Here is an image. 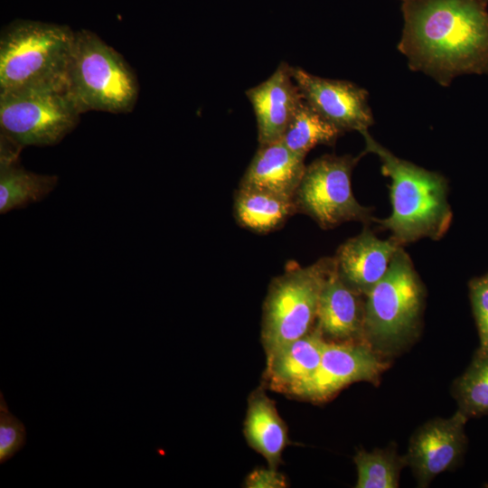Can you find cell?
<instances>
[{"instance_id":"603a6c76","label":"cell","mask_w":488,"mask_h":488,"mask_svg":"<svg viewBox=\"0 0 488 488\" xmlns=\"http://www.w3.org/2000/svg\"><path fill=\"white\" fill-rule=\"evenodd\" d=\"M25 444V427L9 411L4 395L0 392V464L12 458Z\"/></svg>"},{"instance_id":"ffe728a7","label":"cell","mask_w":488,"mask_h":488,"mask_svg":"<svg viewBox=\"0 0 488 488\" xmlns=\"http://www.w3.org/2000/svg\"><path fill=\"white\" fill-rule=\"evenodd\" d=\"M343 134L303 100L281 140L292 152L305 158L316 145H332Z\"/></svg>"},{"instance_id":"d6986e66","label":"cell","mask_w":488,"mask_h":488,"mask_svg":"<svg viewBox=\"0 0 488 488\" xmlns=\"http://www.w3.org/2000/svg\"><path fill=\"white\" fill-rule=\"evenodd\" d=\"M14 157L1 155L0 212L23 208L42 200L57 183L53 175L37 174L13 163Z\"/></svg>"},{"instance_id":"7402d4cb","label":"cell","mask_w":488,"mask_h":488,"mask_svg":"<svg viewBox=\"0 0 488 488\" xmlns=\"http://www.w3.org/2000/svg\"><path fill=\"white\" fill-rule=\"evenodd\" d=\"M455 392L465 415L488 413V350L461 377Z\"/></svg>"},{"instance_id":"4fadbf2b","label":"cell","mask_w":488,"mask_h":488,"mask_svg":"<svg viewBox=\"0 0 488 488\" xmlns=\"http://www.w3.org/2000/svg\"><path fill=\"white\" fill-rule=\"evenodd\" d=\"M399 247L365 229L339 247L333 257L337 272L350 287L366 295L386 274Z\"/></svg>"},{"instance_id":"7a4b0ae2","label":"cell","mask_w":488,"mask_h":488,"mask_svg":"<svg viewBox=\"0 0 488 488\" xmlns=\"http://www.w3.org/2000/svg\"><path fill=\"white\" fill-rule=\"evenodd\" d=\"M361 135L365 153L379 156L382 174L391 180L392 212L389 217L378 220L381 228L391 232L390 239L399 246L422 238L443 237L452 221L446 178L396 156L368 131Z\"/></svg>"},{"instance_id":"9a60e30c","label":"cell","mask_w":488,"mask_h":488,"mask_svg":"<svg viewBox=\"0 0 488 488\" xmlns=\"http://www.w3.org/2000/svg\"><path fill=\"white\" fill-rule=\"evenodd\" d=\"M305 167V157L292 152L282 140L259 145L239 187L267 191L293 198Z\"/></svg>"},{"instance_id":"52a82bcc","label":"cell","mask_w":488,"mask_h":488,"mask_svg":"<svg viewBox=\"0 0 488 488\" xmlns=\"http://www.w3.org/2000/svg\"><path fill=\"white\" fill-rule=\"evenodd\" d=\"M360 157L325 155L307 165L293 197L297 213L308 215L324 230L374 220L352 191L351 175Z\"/></svg>"},{"instance_id":"44dd1931","label":"cell","mask_w":488,"mask_h":488,"mask_svg":"<svg viewBox=\"0 0 488 488\" xmlns=\"http://www.w3.org/2000/svg\"><path fill=\"white\" fill-rule=\"evenodd\" d=\"M357 488H396L400 470L407 463L389 449L360 450L354 456Z\"/></svg>"},{"instance_id":"5b68a950","label":"cell","mask_w":488,"mask_h":488,"mask_svg":"<svg viewBox=\"0 0 488 488\" xmlns=\"http://www.w3.org/2000/svg\"><path fill=\"white\" fill-rule=\"evenodd\" d=\"M334 267V258H322L306 267L292 262L271 281L261 332L267 356L311 331L321 291Z\"/></svg>"},{"instance_id":"7c38bea8","label":"cell","mask_w":488,"mask_h":488,"mask_svg":"<svg viewBox=\"0 0 488 488\" xmlns=\"http://www.w3.org/2000/svg\"><path fill=\"white\" fill-rule=\"evenodd\" d=\"M257 121L259 145L281 140L290 120L304 100L291 66L282 61L265 81L246 90Z\"/></svg>"},{"instance_id":"8fae6325","label":"cell","mask_w":488,"mask_h":488,"mask_svg":"<svg viewBox=\"0 0 488 488\" xmlns=\"http://www.w3.org/2000/svg\"><path fill=\"white\" fill-rule=\"evenodd\" d=\"M467 415L459 410L449 418L431 420L413 435L405 457L420 485L450 469L465 447Z\"/></svg>"},{"instance_id":"3957f363","label":"cell","mask_w":488,"mask_h":488,"mask_svg":"<svg viewBox=\"0 0 488 488\" xmlns=\"http://www.w3.org/2000/svg\"><path fill=\"white\" fill-rule=\"evenodd\" d=\"M74 31L67 25L16 20L0 37V93L65 91Z\"/></svg>"},{"instance_id":"30bf717a","label":"cell","mask_w":488,"mask_h":488,"mask_svg":"<svg viewBox=\"0 0 488 488\" xmlns=\"http://www.w3.org/2000/svg\"><path fill=\"white\" fill-rule=\"evenodd\" d=\"M304 100L343 134L368 131L374 118L368 91L353 82L322 78L291 66Z\"/></svg>"},{"instance_id":"484cf974","label":"cell","mask_w":488,"mask_h":488,"mask_svg":"<svg viewBox=\"0 0 488 488\" xmlns=\"http://www.w3.org/2000/svg\"><path fill=\"white\" fill-rule=\"evenodd\" d=\"M401 1H404V0H401Z\"/></svg>"},{"instance_id":"6da1fadb","label":"cell","mask_w":488,"mask_h":488,"mask_svg":"<svg viewBox=\"0 0 488 488\" xmlns=\"http://www.w3.org/2000/svg\"><path fill=\"white\" fill-rule=\"evenodd\" d=\"M488 0H404L398 44L412 70L441 86L488 74Z\"/></svg>"},{"instance_id":"8992f818","label":"cell","mask_w":488,"mask_h":488,"mask_svg":"<svg viewBox=\"0 0 488 488\" xmlns=\"http://www.w3.org/2000/svg\"><path fill=\"white\" fill-rule=\"evenodd\" d=\"M363 338L379 349L401 343L415 330L423 286L408 255L399 247L383 277L365 295Z\"/></svg>"},{"instance_id":"d4e9b609","label":"cell","mask_w":488,"mask_h":488,"mask_svg":"<svg viewBox=\"0 0 488 488\" xmlns=\"http://www.w3.org/2000/svg\"><path fill=\"white\" fill-rule=\"evenodd\" d=\"M246 486L250 488H282L286 486V478L275 468L257 469L246 479Z\"/></svg>"},{"instance_id":"9c48e42d","label":"cell","mask_w":488,"mask_h":488,"mask_svg":"<svg viewBox=\"0 0 488 488\" xmlns=\"http://www.w3.org/2000/svg\"><path fill=\"white\" fill-rule=\"evenodd\" d=\"M388 367L366 342H326L318 368L293 396L324 401L348 384L375 382Z\"/></svg>"},{"instance_id":"2e32d148","label":"cell","mask_w":488,"mask_h":488,"mask_svg":"<svg viewBox=\"0 0 488 488\" xmlns=\"http://www.w3.org/2000/svg\"><path fill=\"white\" fill-rule=\"evenodd\" d=\"M325 343L323 333L316 326L267 355L266 380L268 386L276 391L292 395L315 372Z\"/></svg>"},{"instance_id":"e0dca14e","label":"cell","mask_w":488,"mask_h":488,"mask_svg":"<svg viewBox=\"0 0 488 488\" xmlns=\"http://www.w3.org/2000/svg\"><path fill=\"white\" fill-rule=\"evenodd\" d=\"M244 433L249 445L275 468L287 444V430L274 401L260 389L249 397Z\"/></svg>"},{"instance_id":"277c9868","label":"cell","mask_w":488,"mask_h":488,"mask_svg":"<svg viewBox=\"0 0 488 488\" xmlns=\"http://www.w3.org/2000/svg\"><path fill=\"white\" fill-rule=\"evenodd\" d=\"M138 90L136 74L120 53L91 31L74 32L65 92L80 114L128 113Z\"/></svg>"},{"instance_id":"ba28073f","label":"cell","mask_w":488,"mask_h":488,"mask_svg":"<svg viewBox=\"0 0 488 488\" xmlns=\"http://www.w3.org/2000/svg\"><path fill=\"white\" fill-rule=\"evenodd\" d=\"M80 115L65 91L0 93L2 136L16 146L55 145L76 127Z\"/></svg>"},{"instance_id":"ac0fdd59","label":"cell","mask_w":488,"mask_h":488,"mask_svg":"<svg viewBox=\"0 0 488 488\" xmlns=\"http://www.w3.org/2000/svg\"><path fill=\"white\" fill-rule=\"evenodd\" d=\"M296 213L293 198L239 186L235 192L234 216L238 224L256 233L277 230Z\"/></svg>"},{"instance_id":"5bb4252c","label":"cell","mask_w":488,"mask_h":488,"mask_svg":"<svg viewBox=\"0 0 488 488\" xmlns=\"http://www.w3.org/2000/svg\"><path fill=\"white\" fill-rule=\"evenodd\" d=\"M361 295L341 278L335 265L323 286L317 308L316 326L324 336L342 341L363 338Z\"/></svg>"},{"instance_id":"cb8c5ba5","label":"cell","mask_w":488,"mask_h":488,"mask_svg":"<svg viewBox=\"0 0 488 488\" xmlns=\"http://www.w3.org/2000/svg\"><path fill=\"white\" fill-rule=\"evenodd\" d=\"M471 298L475 314L482 350H488V276L471 283Z\"/></svg>"}]
</instances>
